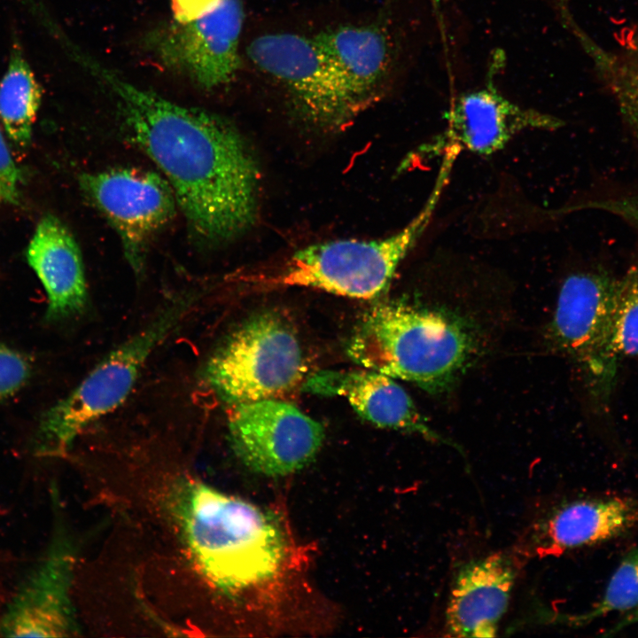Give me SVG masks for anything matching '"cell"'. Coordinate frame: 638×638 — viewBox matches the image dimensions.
<instances>
[{
    "instance_id": "cell-1",
    "label": "cell",
    "mask_w": 638,
    "mask_h": 638,
    "mask_svg": "<svg viewBox=\"0 0 638 638\" xmlns=\"http://www.w3.org/2000/svg\"><path fill=\"white\" fill-rule=\"evenodd\" d=\"M74 56L112 94L132 139L163 174L195 237L222 243L254 224L260 171L236 128L212 113L133 84L80 49Z\"/></svg>"
},
{
    "instance_id": "cell-2",
    "label": "cell",
    "mask_w": 638,
    "mask_h": 638,
    "mask_svg": "<svg viewBox=\"0 0 638 638\" xmlns=\"http://www.w3.org/2000/svg\"><path fill=\"white\" fill-rule=\"evenodd\" d=\"M176 505L190 553L214 585L238 591L276 574L284 540L261 510L195 479L182 484Z\"/></svg>"
},
{
    "instance_id": "cell-3",
    "label": "cell",
    "mask_w": 638,
    "mask_h": 638,
    "mask_svg": "<svg viewBox=\"0 0 638 638\" xmlns=\"http://www.w3.org/2000/svg\"><path fill=\"white\" fill-rule=\"evenodd\" d=\"M475 351L473 336L455 315L401 301L379 303L362 316L347 346L364 369L432 393L447 390Z\"/></svg>"
},
{
    "instance_id": "cell-4",
    "label": "cell",
    "mask_w": 638,
    "mask_h": 638,
    "mask_svg": "<svg viewBox=\"0 0 638 638\" xmlns=\"http://www.w3.org/2000/svg\"><path fill=\"white\" fill-rule=\"evenodd\" d=\"M440 175L422 210L401 230L380 239H338L307 245L271 269L253 276L262 290L306 287L370 300L390 285L401 261L416 245L446 184Z\"/></svg>"
},
{
    "instance_id": "cell-5",
    "label": "cell",
    "mask_w": 638,
    "mask_h": 638,
    "mask_svg": "<svg viewBox=\"0 0 638 638\" xmlns=\"http://www.w3.org/2000/svg\"><path fill=\"white\" fill-rule=\"evenodd\" d=\"M198 293L175 297L140 331L106 355L64 399L46 411L37 439L42 455H64L91 423L117 408L131 393L152 354L199 300Z\"/></svg>"
},
{
    "instance_id": "cell-6",
    "label": "cell",
    "mask_w": 638,
    "mask_h": 638,
    "mask_svg": "<svg viewBox=\"0 0 638 638\" xmlns=\"http://www.w3.org/2000/svg\"><path fill=\"white\" fill-rule=\"evenodd\" d=\"M307 366L293 328L275 312L260 313L233 331L206 366L208 385L233 405L284 400L305 383Z\"/></svg>"
},
{
    "instance_id": "cell-7",
    "label": "cell",
    "mask_w": 638,
    "mask_h": 638,
    "mask_svg": "<svg viewBox=\"0 0 638 638\" xmlns=\"http://www.w3.org/2000/svg\"><path fill=\"white\" fill-rule=\"evenodd\" d=\"M246 53L259 71L286 92L298 114L310 125L336 131L358 116L315 36L266 33L252 40Z\"/></svg>"
},
{
    "instance_id": "cell-8",
    "label": "cell",
    "mask_w": 638,
    "mask_h": 638,
    "mask_svg": "<svg viewBox=\"0 0 638 638\" xmlns=\"http://www.w3.org/2000/svg\"><path fill=\"white\" fill-rule=\"evenodd\" d=\"M243 22L242 0H207L187 17L150 31L144 44L164 66L214 89L236 76Z\"/></svg>"
},
{
    "instance_id": "cell-9",
    "label": "cell",
    "mask_w": 638,
    "mask_h": 638,
    "mask_svg": "<svg viewBox=\"0 0 638 638\" xmlns=\"http://www.w3.org/2000/svg\"><path fill=\"white\" fill-rule=\"evenodd\" d=\"M79 183L117 232L131 268L141 274L149 244L176 213L167 181L152 171L117 167L83 173Z\"/></svg>"
},
{
    "instance_id": "cell-10",
    "label": "cell",
    "mask_w": 638,
    "mask_h": 638,
    "mask_svg": "<svg viewBox=\"0 0 638 638\" xmlns=\"http://www.w3.org/2000/svg\"><path fill=\"white\" fill-rule=\"evenodd\" d=\"M228 427L240 460L268 476L302 469L317 455L324 439L320 423L284 400L234 405Z\"/></svg>"
},
{
    "instance_id": "cell-11",
    "label": "cell",
    "mask_w": 638,
    "mask_h": 638,
    "mask_svg": "<svg viewBox=\"0 0 638 638\" xmlns=\"http://www.w3.org/2000/svg\"><path fill=\"white\" fill-rule=\"evenodd\" d=\"M619 289V278L602 269L570 275L560 288L550 325L555 347L580 366L591 395L603 407V358Z\"/></svg>"
},
{
    "instance_id": "cell-12",
    "label": "cell",
    "mask_w": 638,
    "mask_h": 638,
    "mask_svg": "<svg viewBox=\"0 0 638 638\" xmlns=\"http://www.w3.org/2000/svg\"><path fill=\"white\" fill-rule=\"evenodd\" d=\"M445 119L446 129L422 148L426 156L460 150L489 156L523 131L555 130L564 124L556 116L516 105L491 82L457 97Z\"/></svg>"
},
{
    "instance_id": "cell-13",
    "label": "cell",
    "mask_w": 638,
    "mask_h": 638,
    "mask_svg": "<svg viewBox=\"0 0 638 638\" xmlns=\"http://www.w3.org/2000/svg\"><path fill=\"white\" fill-rule=\"evenodd\" d=\"M74 558L57 541L24 580L0 621L7 637H64L75 632L70 601Z\"/></svg>"
},
{
    "instance_id": "cell-14",
    "label": "cell",
    "mask_w": 638,
    "mask_h": 638,
    "mask_svg": "<svg viewBox=\"0 0 638 638\" xmlns=\"http://www.w3.org/2000/svg\"><path fill=\"white\" fill-rule=\"evenodd\" d=\"M516 577L512 560L503 553L480 556L462 565L447 599V635L494 637L507 611Z\"/></svg>"
},
{
    "instance_id": "cell-15",
    "label": "cell",
    "mask_w": 638,
    "mask_h": 638,
    "mask_svg": "<svg viewBox=\"0 0 638 638\" xmlns=\"http://www.w3.org/2000/svg\"><path fill=\"white\" fill-rule=\"evenodd\" d=\"M315 39L360 114L392 78L395 55L390 35L377 25H341Z\"/></svg>"
},
{
    "instance_id": "cell-16",
    "label": "cell",
    "mask_w": 638,
    "mask_h": 638,
    "mask_svg": "<svg viewBox=\"0 0 638 638\" xmlns=\"http://www.w3.org/2000/svg\"><path fill=\"white\" fill-rule=\"evenodd\" d=\"M305 390L321 395L342 396L362 418L382 428L416 433L433 442L455 445L434 431L408 393L384 373L362 370L321 371L309 377Z\"/></svg>"
},
{
    "instance_id": "cell-17",
    "label": "cell",
    "mask_w": 638,
    "mask_h": 638,
    "mask_svg": "<svg viewBox=\"0 0 638 638\" xmlns=\"http://www.w3.org/2000/svg\"><path fill=\"white\" fill-rule=\"evenodd\" d=\"M26 258L48 298L45 319L76 316L88 306V289L79 245L65 224L52 214L38 222Z\"/></svg>"
},
{
    "instance_id": "cell-18",
    "label": "cell",
    "mask_w": 638,
    "mask_h": 638,
    "mask_svg": "<svg viewBox=\"0 0 638 638\" xmlns=\"http://www.w3.org/2000/svg\"><path fill=\"white\" fill-rule=\"evenodd\" d=\"M638 525V499L626 496L574 500L541 520L533 534L534 554L559 556L619 536Z\"/></svg>"
},
{
    "instance_id": "cell-19",
    "label": "cell",
    "mask_w": 638,
    "mask_h": 638,
    "mask_svg": "<svg viewBox=\"0 0 638 638\" xmlns=\"http://www.w3.org/2000/svg\"><path fill=\"white\" fill-rule=\"evenodd\" d=\"M41 98V87L15 42L0 82V120L9 138L19 147L31 142Z\"/></svg>"
},
{
    "instance_id": "cell-20",
    "label": "cell",
    "mask_w": 638,
    "mask_h": 638,
    "mask_svg": "<svg viewBox=\"0 0 638 638\" xmlns=\"http://www.w3.org/2000/svg\"><path fill=\"white\" fill-rule=\"evenodd\" d=\"M638 356V263L619 278L617 305L603 358V392L608 403L619 363Z\"/></svg>"
},
{
    "instance_id": "cell-21",
    "label": "cell",
    "mask_w": 638,
    "mask_h": 638,
    "mask_svg": "<svg viewBox=\"0 0 638 638\" xmlns=\"http://www.w3.org/2000/svg\"><path fill=\"white\" fill-rule=\"evenodd\" d=\"M572 27L593 59L624 121L638 138V51H606L594 43L578 27L572 25Z\"/></svg>"
},
{
    "instance_id": "cell-22",
    "label": "cell",
    "mask_w": 638,
    "mask_h": 638,
    "mask_svg": "<svg viewBox=\"0 0 638 638\" xmlns=\"http://www.w3.org/2000/svg\"><path fill=\"white\" fill-rule=\"evenodd\" d=\"M638 606V547L630 550L612 573L602 599L588 611L569 617L574 625L587 624L609 613Z\"/></svg>"
},
{
    "instance_id": "cell-23",
    "label": "cell",
    "mask_w": 638,
    "mask_h": 638,
    "mask_svg": "<svg viewBox=\"0 0 638 638\" xmlns=\"http://www.w3.org/2000/svg\"><path fill=\"white\" fill-rule=\"evenodd\" d=\"M30 366L26 357L0 343V401L14 394L27 381Z\"/></svg>"
},
{
    "instance_id": "cell-24",
    "label": "cell",
    "mask_w": 638,
    "mask_h": 638,
    "mask_svg": "<svg viewBox=\"0 0 638 638\" xmlns=\"http://www.w3.org/2000/svg\"><path fill=\"white\" fill-rule=\"evenodd\" d=\"M22 169L16 164L0 130V204L20 206Z\"/></svg>"
},
{
    "instance_id": "cell-25",
    "label": "cell",
    "mask_w": 638,
    "mask_h": 638,
    "mask_svg": "<svg viewBox=\"0 0 638 638\" xmlns=\"http://www.w3.org/2000/svg\"><path fill=\"white\" fill-rule=\"evenodd\" d=\"M587 205L589 207L614 214L626 221L638 215V192L620 198L595 200Z\"/></svg>"
},
{
    "instance_id": "cell-26",
    "label": "cell",
    "mask_w": 638,
    "mask_h": 638,
    "mask_svg": "<svg viewBox=\"0 0 638 638\" xmlns=\"http://www.w3.org/2000/svg\"><path fill=\"white\" fill-rule=\"evenodd\" d=\"M636 623H638V606L629 611L625 612L622 618H620L619 620L611 629L607 631L606 635L615 634L622 630L623 628Z\"/></svg>"
},
{
    "instance_id": "cell-27",
    "label": "cell",
    "mask_w": 638,
    "mask_h": 638,
    "mask_svg": "<svg viewBox=\"0 0 638 638\" xmlns=\"http://www.w3.org/2000/svg\"><path fill=\"white\" fill-rule=\"evenodd\" d=\"M626 221L629 222H631L632 224H634L635 227L638 228V215H637V216H633V217L629 218V219L626 220Z\"/></svg>"
}]
</instances>
